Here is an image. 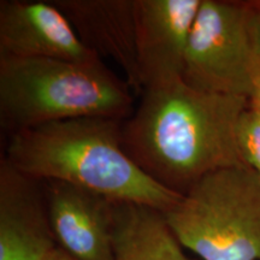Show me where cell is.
I'll list each match as a JSON object with an SVG mask.
<instances>
[{
    "label": "cell",
    "mask_w": 260,
    "mask_h": 260,
    "mask_svg": "<svg viewBox=\"0 0 260 260\" xmlns=\"http://www.w3.org/2000/svg\"><path fill=\"white\" fill-rule=\"evenodd\" d=\"M140 96L122 123V142L158 184L182 197L211 172L247 165L237 145V124L248 99L203 92L183 80Z\"/></svg>",
    "instance_id": "cell-1"
},
{
    "label": "cell",
    "mask_w": 260,
    "mask_h": 260,
    "mask_svg": "<svg viewBox=\"0 0 260 260\" xmlns=\"http://www.w3.org/2000/svg\"><path fill=\"white\" fill-rule=\"evenodd\" d=\"M122 123L111 118L67 119L10 136L4 158L39 181H60L116 203L167 212L181 195L140 169L122 142Z\"/></svg>",
    "instance_id": "cell-2"
},
{
    "label": "cell",
    "mask_w": 260,
    "mask_h": 260,
    "mask_svg": "<svg viewBox=\"0 0 260 260\" xmlns=\"http://www.w3.org/2000/svg\"><path fill=\"white\" fill-rule=\"evenodd\" d=\"M134 92L103 60L0 57V125L8 134L67 119L124 122Z\"/></svg>",
    "instance_id": "cell-3"
},
{
    "label": "cell",
    "mask_w": 260,
    "mask_h": 260,
    "mask_svg": "<svg viewBox=\"0 0 260 260\" xmlns=\"http://www.w3.org/2000/svg\"><path fill=\"white\" fill-rule=\"evenodd\" d=\"M164 214L201 260H260V176L248 165L206 175Z\"/></svg>",
    "instance_id": "cell-4"
},
{
    "label": "cell",
    "mask_w": 260,
    "mask_h": 260,
    "mask_svg": "<svg viewBox=\"0 0 260 260\" xmlns=\"http://www.w3.org/2000/svg\"><path fill=\"white\" fill-rule=\"evenodd\" d=\"M260 75V0H203L183 81L195 89L249 99Z\"/></svg>",
    "instance_id": "cell-5"
},
{
    "label": "cell",
    "mask_w": 260,
    "mask_h": 260,
    "mask_svg": "<svg viewBox=\"0 0 260 260\" xmlns=\"http://www.w3.org/2000/svg\"><path fill=\"white\" fill-rule=\"evenodd\" d=\"M201 2L136 0V52L141 94L146 89L183 80L191 29Z\"/></svg>",
    "instance_id": "cell-6"
},
{
    "label": "cell",
    "mask_w": 260,
    "mask_h": 260,
    "mask_svg": "<svg viewBox=\"0 0 260 260\" xmlns=\"http://www.w3.org/2000/svg\"><path fill=\"white\" fill-rule=\"evenodd\" d=\"M0 57L103 60L81 40L54 2H0Z\"/></svg>",
    "instance_id": "cell-7"
},
{
    "label": "cell",
    "mask_w": 260,
    "mask_h": 260,
    "mask_svg": "<svg viewBox=\"0 0 260 260\" xmlns=\"http://www.w3.org/2000/svg\"><path fill=\"white\" fill-rule=\"evenodd\" d=\"M58 248L45 183L0 160V260H45Z\"/></svg>",
    "instance_id": "cell-8"
},
{
    "label": "cell",
    "mask_w": 260,
    "mask_h": 260,
    "mask_svg": "<svg viewBox=\"0 0 260 260\" xmlns=\"http://www.w3.org/2000/svg\"><path fill=\"white\" fill-rule=\"evenodd\" d=\"M44 183L58 248L76 260H113L115 201L65 182Z\"/></svg>",
    "instance_id": "cell-9"
},
{
    "label": "cell",
    "mask_w": 260,
    "mask_h": 260,
    "mask_svg": "<svg viewBox=\"0 0 260 260\" xmlns=\"http://www.w3.org/2000/svg\"><path fill=\"white\" fill-rule=\"evenodd\" d=\"M81 40L100 59L121 68L134 94H141L136 52V0H53Z\"/></svg>",
    "instance_id": "cell-10"
},
{
    "label": "cell",
    "mask_w": 260,
    "mask_h": 260,
    "mask_svg": "<svg viewBox=\"0 0 260 260\" xmlns=\"http://www.w3.org/2000/svg\"><path fill=\"white\" fill-rule=\"evenodd\" d=\"M113 260H194L169 226L161 211L145 205L116 203Z\"/></svg>",
    "instance_id": "cell-11"
},
{
    "label": "cell",
    "mask_w": 260,
    "mask_h": 260,
    "mask_svg": "<svg viewBox=\"0 0 260 260\" xmlns=\"http://www.w3.org/2000/svg\"><path fill=\"white\" fill-rule=\"evenodd\" d=\"M237 145L246 164L260 176V113L249 105L237 124Z\"/></svg>",
    "instance_id": "cell-12"
},
{
    "label": "cell",
    "mask_w": 260,
    "mask_h": 260,
    "mask_svg": "<svg viewBox=\"0 0 260 260\" xmlns=\"http://www.w3.org/2000/svg\"><path fill=\"white\" fill-rule=\"evenodd\" d=\"M249 102V107L254 110V111L260 113V75L259 77L255 81L254 88H253V92L248 99Z\"/></svg>",
    "instance_id": "cell-13"
},
{
    "label": "cell",
    "mask_w": 260,
    "mask_h": 260,
    "mask_svg": "<svg viewBox=\"0 0 260 260\" xmlns=\"http://www.w3.org/2000/svg\"><path fill=\"white\" fill-rule=\"evenodd\" d=\"M45 260H76V259L68 254V253H65L63 249L57 248L54 249V251L52 252Z\"/></svg>",
    "instance_id": "cell-14"
}]
</instances>
